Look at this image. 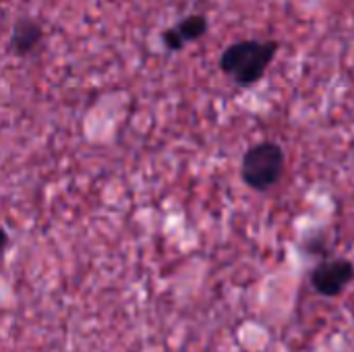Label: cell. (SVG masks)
<instances>
[{
    "label": "cell",
    "instance_id": "1",
    "mask_svg": "<svg viewBox=\"0 0 354 352\" xmlns=\"http://www.w3.org/2000/svg\"><path fill=\"white\" fill-rule=\"evenodd\" d=\"M280 44L276 39H241L230 44L220 56V71L236 85L251 87L259 83L276 58Z\"/></svg>",
    "mask_w": 354,
    "mask_h": 352
},
{
    "label": "cell",
    "instance_id": "2",
    "mask_svg": "<svg viewBox=\"0 0 354 352\" xmlns=\"http://www.w3.org/2000/svg\"><path fill=\"white\" fill-rule=\"evenodd\" d=\"M284 168L286 154L282 145L274 141H261L245 151L241 162V178L249 189L257 193H268L282 180Z\"/></svg>",
    "mask_w": 354,
    "mask_h": 352
},
{
    "label": "cell",
    "instance_id": "3",
    "mask_svg": "<svg viewBox=\"0 0 354 352\" xmlns=\"http://www.w3.org/2000/svg\"><path fill=\"white\" fill-rule=\"evenodd\" d=\"M354 280V263L351 259H326L317 263L311 274L309 282L313 290L326 299L340 297Z\"/></svg>",
    "mask_w": 354,
    "mask_h": 352
},
{
    "label": "cell",
    "instance_id": "4",
    "mask_svg": "<svg viewBox=\"0 0 354 352\" xmlns=\"http://www.w3.org/2000/svg\"><path fill=\"white\" fill-rule=\"evenodd\" d=\"M41 39H44L41 25L35 19H31V17H21L12 25V33H10L8 48L17 56H27V54H31L39 46Z\"/></svg>",
    "mask_w": 354,
    "mask_h": 352
},
{
    "label": "cell",
    "instance_id": "5",
    "mask_svg": "<svg viewBox=\"0 0 354 352\" xmlns=\"http://www.w3.org/2000/svg\"><path fill=\"white\" fill-rule=\"evenodd\" d=\"M207 27H209L207 17H205V15H199V12L189 15V17H185L183 21H178V23L174 25V29L178 31V35H180V39H183L185 44L201 39V37L207 33Z\"/></svg>",
    "mask_w": 354,
    "mask_h": 352
},
{
    "label": "cell",
    "instance_id": "6",
    "mask_svg": "<svg viewBox=\"0 0 354 352\" xmlns=\"http://www.w3.org/2000/svg\"><path fill=\"white\" fill-rule=\"evenodd\" d=\"M162 41H164L166 50H170V52H180V50L187 46V44L180 39L178 31H176L174 27H170V29H166V31L162 33Z\"/></svg>",
    "mask_w": 354,
    "mask_h": 352
},
{
    "label": "cell",
    "instance_id": "7",
    "mask_svg": "<svg viewBox=\"0 0 354 352\" xmlns=\"http://www.w3.org/2000/svg\"><path fill=\"white\" fill-rule=\"evenodd\" d=\"M4 247H6V232L0 228V251H2Z\"/></svg>",
    "mask_w": 354,
    "mask_h": 352
}]
</instances>
